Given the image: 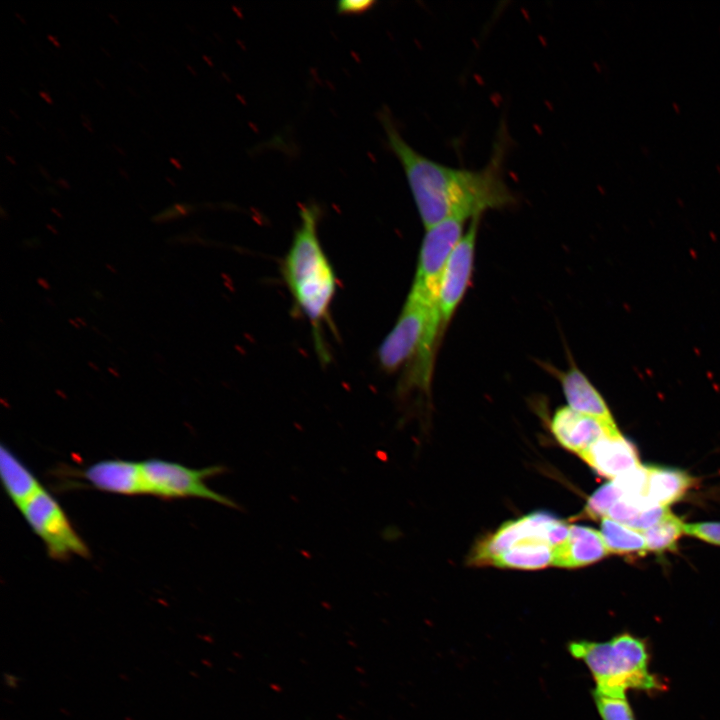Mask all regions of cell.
<instances>
[{
	"instance_id": "obj_14",
	"label": "cell",
	"mask_w": 720,
	"mask_h": 720,
	"mask_svg": "<svg viewBox=\"0 0 720 720\" xmlns=\"http://www.w3.org/2000/svg\"><path fill=\"white\" fill-rule=\"evenodd\" d=\"M0 473L9 498L19 510L44 488L35 475L4 445L0 447Z\"/></svg>"
},
{
	"instance_id": "obj_33",
	"label": "cell",
	"mask_w": 720,
	"mask_h": 720,
	"mask_svg": "<svg viewBox=\"0 0 720 720\" xmlns=\"http://www.w3.org/2000/svg\"><path fill=\"white\" fill-rule=\"evenodd\" d=\"M51 210H52V212H54L55 214H57L58 217L62 218V215H61L57 210H55V208H52Z\"/></svg>"
},
{
	"instance_id": "obj_8",
	"label": "cell",
	"mask_w": 720,
	"mask_h": 720,
	"mask_svg": "<svg viewBox=\"0 0 720 720\" xmlns=\"http://www.w3.org/2000/svg\"><path fill=\"white\" fill-rule=\"evenodd\" d=\"M479 218L471 220L466 232L452 251L442 274L438 296V314L442 331L457 310L471 281Z\"/></svg>"
},
{
	"instance_id": "obj_6",
	"label": "cell",
	"mask_w": 720,
	"mask_h": 720,
	"mask_svg": "<svg viewBox=\"0 0 720 720\" xmlns=\"http://www.w3.org/2000/svg\"><path fill=\"white\" fill-rule=\"evenodd\" d=\"M466 221L449 219L426 229L409 292L438 311V296L443 271L455 246L463 236Z\"/></svg>"
},
{
	"instance_id": "obj_2",
	"label": "cell",
	"mask_w": 720,
	"mask_h": 720,
	"mask_svg": "<svg viewBox=\"0 0 720 720\" xmlns=\"http://www.w3.org/2000/svg\"><path fill=\"white\" fill-rule=\"evenodd\" d=\"M320 209L315 204L300 208V224L282 262V275L299 312L312 324L315 338L329 321L336 293V276L318 236Z\"/></svg>"
},
{
	"instance_id": "obj_9",
	"label": "cell",
	"mask_w": 720,
	"mask_h": 720,
	"mask_svg": "<svg viewBox=\"0 0 720 720\" xmlns=\"http://www.w3.org/2000/svg\"><path fill=\"white\" fill-rule=\"evenodd\" d=\"M551 430L564 448L579 456L600 438L618 432L616 425L579 413L570 407L555 412Z\"/></svg>"
},
{
	"instance_id": "obj_4",
	"label": "cell",
	"mask_w": 720,
	"mask_h": 720,
	"mask_svg": "<svg viewBox=\"0 0 720 720\" xmlns=\"http://www.w3.org/2000/svg\"><path fill=\"white\" fill-rule=\"evenodd\" d=\"M140 463L146 495L162 499L200 498L240 509L235 501L210 489L205 483L206 479L224 473L226 468L222 465L193 469L180 463L156 458Z\"/></svg>"
},
{
	"instance_id": "obj_21",
	"label": "cell",
	"mask_w": 720,
	"mask_h": 720,
	"mask_svg": "<svg viewBox=\"0 0 720 720\" xmlns=\"http://www.w3.org/2000/svg\"><path fill=\"white\" fill-rule=\"evenodd\" d=\"M685 534L720 545V522L685 523Z\"/></svg>"
},
{
	"instance_id": "obj_24",
	"label": "cell",
	"mask_w": 720,
	"mask_h": 720,
	"mask_svg": "<svg viewBox=\"0 0 720 720\" xmlns=\"http://www.w3.org/2000/svg\"><path fill=\"white\" fill-rule=\"evenodd\" d=\"M38 284L41 285L44 289H50L49 283L43 278L38 279Z\"/></svg>"
},
{
	"instance_id": "obj_28",
	"label": "cell",
	"mask_w": 720,
	"mask_h": 720,
	"mask_svg": "<svg viewBox=\"0 0 720 720\" xmlns=\"http://www.w3.org/2000/svg\"><path fill=\"white\" fill-rule=\"evenodd\" d=\"M108 371H109L111 374H113L115 377H119V373L116 372V371H115L114 369H112L111 367L108 368Z\"/></svg>"
},
{
	"instance_id": "obj_23",
	"label": "cell",
	"mask_w": 720,
	"mask_h": 720,
	"mask_svg": "<svg viewBox=\"0 0 720 720\" xmlns=\"http://www.w3.org/2000/svg\"><path fill=\"white\" fill-rule=\"evenodd\" d=\"M39 95H40L41 98L44 99L48 104H53V100L51 99L50 95L47 94L46 92L40 91V92H39Z\"/></svg>"
},
{
	"instance_id": "obj_12",
	"label": "cell",
	"mask_w": 720,
	"mask_h": 720,
	"mask_svg": "<svg viewBox=\"0 0 720 720\" xmlns=\"http://www.w3.org/2000/svg\"><path fill=\"white\" fill-rule=\"evenodd\" d=\"M609 554L601 532L586 526L571 525L567 538L553 547L552 565L578 568L599 561Z\"/></svg>"
},
{
	"instance_id": "obj_3",
	"label": "cell",
	"mask_w": 720,
	"mask_h": 720,
	"mask_svg": "<svg viewBox=\"0 0 720 720\" xmlns=\"http://www.w3.org/2000/svg\"><path fill=\"white\" fill-rule=\"evenodd\" d=\"M571 655L583 661L595 681L594 691L608 696H626L630 689L657 693L664 682L649 670L646 640L622 632L608 641H573Z\"/></svg>"
},
{
	"instance_id": "obj_34",
	"label": "cell",
	"mask_w": 720,
	"mask_h": 720,
	"mask_svg": "<svg viewBox=\"0 0 720 720\" xmlns=\"http://www.w3.org/2000/svg\"><path fill=\"white\" fill-rule=\"evenodd\" d=\"M16 15H17V17L21 20L22 23H24V24L26 23L25 19H23V18L21 17V15H19V14H16Z\"/></svg>"
},
{
	"instance_id": "obj_37",
	"label": "cell",
	"mask_w": 720,
	"mask_h": 720,
	"mask_svg": "<svg viewBox=\"0 0 720 720\" xmlns=\"http://www.w3.org/2000/svg\"><path fill=\"white\" fill-rule=\"evenodd\" d=\"M111 19L115 21L116 24H118V21L113 17V15H109Z\"/></svg>"
},
{
	"instance_id": "obj_36",
	"label": "cell",
	"mask_w": 720,
	"mask_h": 720,
	"mask_svg": "<svg viewBox=\"0 0 720 720\" xmlns=\"http://www.w3.org/2000/svg\"><path fill=\"white\" fill-rule=\"evenodd\" d=\"M107 268H109V269H110L111 271H113L114 273L116 272V270H115L113 267H111L109 264H107Z\"/></svg>"
},
{
	"instance_id": "obj_22",
	"label": "cell",
	"mask_w": 720,
	"mask_h": 720,
	"mask_svg": "<svg viewBox=\"0 0 720 720\" xmlns=\"http://www.w3.org/2000/svg\"><path fill=\"white\" fill-rule=\"evenodd\" d=\"M376 3L374 1H340L337 4V11L339 14L345 15H357L362 14L371 9Z\"/></svg>"
},
{
	"instance_id": "obj_11",
	"label": "cell",
	"mask_w": 720,
	"mask_h": 720,
	"mask_svg": "<svg viewBox=\"0 0 720 720\" xmlns=\"http://www.w3.org/2000/svg\"><path fill=\"white\" fill-rule=\"evenodd\" d=\"M580 457L597 473L612 480L640 466L635 447L619 431L600 438Z\"/></svg>"
},
{
	"instance_id": "obj_31",
	"label": "cell",
	"mask_w": 720,
	"mask_h": 720,
	"mask_svg": "<svg viewBox=\"0 0 720 720\" xmlns=\"http://www.w3.org/2000/svg\"><path fill=\"white\" fill-rule=\"evenodd\" d=\"M6 158H7L13 165H16V161H14V159H13L12 157L6 156Z\"/></svg>"
},
{
	"instance_id": "obj_7",
	"label": "cell",
	"mask_w": 720,
	"mask_h": 720,
	"mask_svg": "<svg viewBox=\"0 0 720 720\" xmlns=\"http://www.w3.org/2000/svg\"><path fill=\"white\" fill-rule=\"evenodd\" d=\"M569 525L546 512H534L517 520L505 522L492 535L483 539L471 555V563L490 564L494 558L527 539L546 542L552 547L562 543Z\"/></svg>"
},
{
	"instance_id": "obj_27",
	"label": "cell",
	"mask_w": 720,
	"mask_h": 720,
	"mask_svg": "<svg viewBox=\"0 0 720 720\" xmlns=\"http://www.w3.org/2000/svg\"><path fill=\"white\" fill-rule=\"evenodd\" d=\"M170 162H171L175 167H177L178 169H180V170L182 169L181 164H180L177 160H175L174 158H171V159H170Z\"/></svg>"
},
{
	"instance_id": "obj_20",
	"label": "cell",
	"mask_w": 720,
	"mask_h": 720,
	"mask_svg": "<svg viewBox=\"0 0 720 720\" xmlns=\"http://www.w3.org/2000/svg\"><path fill=\"white\" fill-rule=\"evenodd\" d=\"M623 495L617 483L612 480L598 488L589 498L585 511L593 518H604L609 508Z\"/></svg>"
},
{
	"instance_id": "obj_19",
	"label": "cell",
	"mask_w": 720,
	"mask_h": 720,
	"mask_svg": "<svg viewBox=\"0 0 720 720\" xmlns=\"http://www.w3.org/2000/svg\"><path fill=\"white\" fill-rule=\"evenodd\" d=\"M592 695L602 720H636L626 696H608L594 690Z\"/></svg>"
},
{
	"instance_id": "obj_32",
	"label": "cell",
	"mask_w": 720,
	"mask_h": 720,
	"mask_svg": "<svg viewBox=\"0 0 720 720\" xmlns=\"http://www.w3.org/2000/svg\"><path fill=\"white\" fill-rule=\"evenodd\" d=\"M77 322L81 323L83 326H86V325H87L86 322L83 321L82 318H77Z\"/></svg>"
},
{
	"instance_id": "obj_1",
	"label": "cell",
	"mask_w": 720,
	"mask_h": 720,
	"mask_svg": "<svg viewBox=\"0 0 720 720\" xmlns=\"http://www.w3.org/2000/svg\"><path fill=\"white\" fill-rule=\"evenodd\" d=\"M387 143L405 173L425 229L449 219L466 221L516 202L503 175L505 141H497L489 162L470 170L443 165L413 149L389 111L379 113Z\"/></svg>"
},
{
	"instance_id": "obj_13",
	"label": "cell",
	"mask_w": 720,
	"mask_h": 720,
	"mask_svg": "<svg viewBox=\"0 0 720 720\" xmlns=\"http://www.w3.org/2000/svg\"><path fill=\"white\" fill-rule=\"evenodd\" d=\"M563 393L571 409L616 425L612 414L598 390L576 366L558 372Z\"/></svg>"
},
{
	"instance_id": "obj_30",
	"label": "cell",
	"mask_w": 720,
	"mask_h": 720,
	"mask_svg": "<svg viewBox=\"0 0 720 720\" xmlns=\"http://www.w3.org/2000/svg\"><path fill=\"white\" fill-rule=\"evenodd\" d=\"M88 365H89L90 367H92V369L98 370V366L95 365V364H93L92 362H88Z\"/></svg>"
},
{
	"instance_id": "obj_10",
	"label": "cell",
	"mask_w": 720,
	"mask_h": 720,
	"mask_svg": "<svg viewBox=\"0 0 720 720\" xmlns=\"http://www.w3.org/2000/svg\"><path fill=\"white\" fill-rule=\"evenodd\" d=\"M95 489L125 496L146 495L140 462L108 459L98 461L81 472Z\"/></svg>"
},
{
	"instance_id": "obj_29",
	"label": "cell",
	"mask_w": 720,
	"mask_h": 720,
	"mask_svg": "<svg viewBox=\"0 0 720 720\" xmlns=\"http://www.w3.org/2000/svg\"><path fill=\"white\" fill-rule=\"evenodd\" d=\"M69 322H70L75 328H77V329L80 328V326H79L74 320L70 319Z\"/></svg>"
},
{
	"instance_id": "obj_16",
	"label": "cell",
	"mask_w": 720,
	"mask_h": 720,
	"mask_svg": "<svg viewBox=\"0 0 720 720\" xmlns=\"http://www.w3.org/2000/svg\"><path fill=\"white\" fill-rule=\"evenodd\" d=\"M553 547L536 539H527L497 556L490 564L503 568L535 570L552 565Z\"/></svg>"
},
{
	"instance_id": "obj_25",
	"label": "cell",
	"mask_w": 720,
	"mask_h": 720,
	"mask_svg": "<svg viewBox=\"0 0 720 720\" xmlns=\"http://www.w3.org/2000/svg\"><path fill=\"white\" fill-rule=\"evenodd\" d=\"M47 38L49 39L50 42H52L54 44V46H56L57 48L60 47V43L58 42L57 38L53 37L50 34L47 35Z\"/></svg>"
},
{
	"instance_id": "obj_26",
	"label": "cell",
	"mask_w": 720,
	"mask_h": 720,
	"mask_svg": "<svg viewBox=\"0 0 720 720\" xmlns=\"http://www.w3.org/2000/svg\"><path fill=\"white\" fill-rule=\"evenodd\" d=\"M57 183H58L60 186H62V187L70 188L69 183H68L66 180H63L62 178H59V179L57 180Z\"/></svg>"
},
{
	"instance_id": "obj_38",
	"label": "cell",
	"mask_w": 720,
	"mask_h": 720,
	"mask_svg": "<svg viewBox=\"0 0 720 720\" xmlns=\"http://www.w3.org/2000/svg\"><path fill=\"white\" fill-rule=\"evenodd\" d=\"M166 179H167V181H169L173 186H175L174 182L171 181L170 178L167 177Z\"/></svg>"
},
{
	"instance_id": "obj_17",
	"label": "cell",
	"mask_w": 720,
	"mask_h": 720,
	"mask_svg": "<svg viewBox=\"0 0 720 720\" xmlns=\"http://www.w3.org/2000/svg\"><path fill=\"white\" fill-rule=\"evenodd\" d=\"M601 535L609 553L643 554L647 551L642 532L610 518H602Z\"/></svg>"
},
{
	"instance_id": "obj_18",
	"label": "cell",
	"mask_w": 720,
	"mask_h": 720,
	"mask_svg": "<svg viewBox=\"0 0 720 720\" xmlns=\"http://www.w3.org/2000/svg\"><path fill=\"white\" fill-rule=\"evenodd\" d=\"M683 534L685 523L671 511L643 532L647 550L657 553L673 550Z\"/></svg>"
},
{
	"instance_id": "obj_5",
	"label": "cell",
	"mask_w": 720,
	"mask_h": 720,
	"mask_svg": "<svg viewBox=\"0 0 720 720\" xmlns=\"http://www.w3.org/2000/svg\"><path fill=\"white\" fill-rule=\"evenodd\" d=\"M36 535L44 542L48 556L67 560L72 555L87 558L89 548L71 525L56 499L42 488L20 510Z\"/></svg>"
},
{
	"instance_id": "obj_15",
	"label": "cell",
	"mask_w": 720,
	"mask_h": 720,
	"mask_svg": "<svg viewBox=\"0 0 720 720\" xmlns=\"http://www.w3.org/2000/svg\"><path fill=\"white\" fill-rule=\"evenodd\" d=\"M693 479L684 471L647 466L646 499L653 505L668 507L684 496Z\"/></svg>"
},
{
	"instance_id": "obj_35",
	"label": "cell",
	"mask_w": 720,
	"mask_h": 720,
	"mask_svg": "<svg viewBox=\"0 0 720 720\" xmlns=\"http://www.w3.org/2000/svg\"><path fill=\"white\" fill-rule=\"evenodd\" d=\"M47 228H49L53 233H57V230H55L54 228H52L50 225H47Z\"/></svg>"
}]
</instances>
